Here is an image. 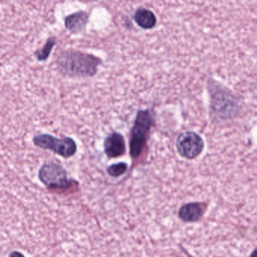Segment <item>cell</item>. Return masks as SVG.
<instances>
[{"label": "cell", "instance_id": "1", "mask_svg": "<svg viewBox=\"0 0 257 257\" xmlns=\"http://www.w3.org/2000/svg\"><path fill=\"white\" fill-rule=\"evenodd\" d=\"M101 60L94 55L74 50L61 53L56 64L60 73L68 77H91L97 73Z\"/></svg>", "mask_w": 257, "mask_h": 257}, {"label": "cell", "instance_id": "2", "mask_svg": "<svg viewBox=\"0 0 257 257\" xmlns=\"http://www.w3.org/2000/svg\"><path fill=\"white\" fill-rule=\"evenodd\" d=\"M210 93L212 110L219 118H232L238 113V100L229 90L213 82L210 84Z\"/></svg>", "mask_w": 257, "mask_h": 257}, {"label": "cell", "instance_id": "3", "mask_svg": "<svg viewBox=\"0 0 257 257\" xmlns=\"http://www.w3.org/2000/svg\"><path fill=\"white\" fill-rule=\"evenodd\" d=\"M153 125V116L149 109L138 111L131 131L130 155L133 159L141 156L147 143L149 132Z\"/></svg>", "mask_w": 257, "mask_h": 257}, {"label": "cell", "instance_id": "4", "mask_svg": "<svg viewBox=\"0 0 257 257\" xmlns=\"http://www.w3.org/2000/svg\"><path fill=\"white\" fill-rule=\"evenodd\" d=\"M38 176L40 181L51 190H67L73 187L75 182L68 179L66 170L56 163L44 164Z\"/></svg>", "mask_w": 257, "mask_h": 257}, {"label": "cell", "instance_id": "5", "mask_svg": "<svg viewBox=\"0 0 257 257\" xmlns=\"http://www.w3.org/2000/svg\"><path fill=\"white\" fill-rule=\"evenodd\" d=\"M34 143L37 147L51 150L66 159L74 156L77 151L76 142L70 138L59 139L50 135H40L34 137Z\"/></svg>", "mask_w": 257, "mask_h": 257}, {"label": "cell", "instance_id": "6", "mask_svg": "<svg viewBox=\"0 0 257 257\" xmlns=\"http://www.w3.org/2000/svg\"><path fill=\"white\" fill-rule=\"evenodd\" d=\"M204 147L202 138L195 132H183L177 138V151L185 159H194L198 157L202 153Z\"/></svg>", "mask_w": 257, "mask_h": 257}, {"label": "cell", "instance_id": "7", "mask_svg": "<svg viewBox=\"0 0 257 257\" xmlns=\"http://www.w3.org/2000/svg\"><path fill=\"white\" fill-rule=\"evenodd\" d=\"M103 147L105 154L110 159L120 157L125 153L126 147L124 138L122 135L116 132L111 133L105 139Z\"/></svg>", "mask_w": 257, "mask_h": 257}, {"label": "cell", "instance_id": "8", "mask_svg": "<svg viewBox=\"0 0 257 257\" xmlns=\"http://www.w3.org/2000/svg\"><path fill=\"white\" fill-rule=\"evenodd\" d=\"M88 22V15L85 12H78L67 16L64 21L66 28L73 34H77L85 29Z\"/></svg>", "mask_w": 257, "mask_h": 257}, {"label": "cell", "instance_id": "9", "mask_svg": "<svg viewBox=\"0 0 257 257\" xmlns=\"http://www.w3.org/2000/svg\"><path fill=\"white\" fill-rule=\"evenodd\" d=\"M134 20L140 28L144 30H151L156 26L157 19L151 10L140 8L134 15Z\"/></svg>", "mask_w": 257, "mask_h": 257}, {"label": "cell", "instance_id": "10", "mask_svg": "<svg viewBox=\"0 0 257 257\" xmlns=\"http://www.w3.org/2000/svg\"><path fill=\"white\" fill-rule=\"evenodd\" d=\"M203 214L202 207L197 203H188L182 206L179 211V216L185 222H196Z\"/></svg>", "mask_w": 257, "mask_h": 257}, {"label": "cell", "instance_id": "11", "mask_svg": "<svg viewBox=\"0 0 257 257\" xmlns=\"http://www.w3.org/2000/svg\"><path fill=\"white\" fill-rule=\"evenodd\" d=\"M55 44H56V39L55 37H50L46 42L44 47L35 52L36 58L40 61H46Z\"/></svg>", "mask_w": 257, "mask_h": 257}, {"label": "cell", "instance_id": "12", "mask_svg": "<svg viewBox=\"0 0 257 257\" xmlns=\"http://www.w3.org/2000/svg\"><path fill=\"white\" fill-rule=\"evenodd\" d=\"M127 165L124 162H120V163L114 164L110 165L107 168V172L111 177H118L123 175L127 171Z\"/></svg>", "mask_w": 257, "mask_h": 257}, {"label": "cell", "instance_id": "13", "mask_svg": "<svg viewBox=\"0 0 257 257\" xmlns=\"http://www.w3.org/2000/svg\"><path fill=\"white\" fill-rule=\"evenodd\" d=\"M9 257H25V255L19 251H13Z\"/></svg>", "mask_w": 257, "mask_h": 257}]
</instances>
